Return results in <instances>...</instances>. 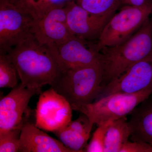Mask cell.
Here are the masks:
<instances>
[{"instance_id": "6da1fadb", "label": "cell", "mask_w": 152, "mask_h": 152, "mask_svg": "<svg viewBox=\"0 0 152 152\" xmlns=\"http://www.w3.org/2000/svg\"><path fill=\"white\" fill-rule=\"evenodd\" d=\"M15 66L21 83L31 88L53 84L62 73L48 46L31 37L8 53Z\"/></svg>"}, {"instance_id": "7a4b0ae2", "label": "cell", "mask_w": 152, "mask_h": 152, "mask_svg": "<svg viewBox=\"0 0 152 152\" xmlns=\"http://www.w3.org/2000/svg\"><path fill=\"white\" fill-rule=\"evenodd\" d=\"M101 51L104 71L102 85L104 83L103 87L136 63L152 56V17L124 42Z\"/></svg>"}, {"instance_id": "3957f363", "label": "cell", "mask_w": 152, "mask_h": 152, "mask_svg": "<svg viewBox=\"0 0 152 152\" xmlns=\"http://www.w3.org/2000/svg\"><path fill=\"white\" fill-rule=\"evenodd\" d=\"M102 61L63 72L51 87L62 95L71 106L92 103L102 90Z\"/></svg>"}, {"instance_id": "277c9868", "label": "cell", "mask_w": 152, "mask_h": 152, "mask_svg": "<svg viewBox=\"0 0 152 152\" xmlns=\"http://www.w3.org/2000/svg\"><path fill=\"white\" fill-rule=\"evenodd\" d=\"M152 94V86L133 94H115L98 99L94 102L72 106L73 110L88 118L92 125L98 126L118 119L132 113Z\"/></svg>"}, {"instance_id": "5b68a950", "label": "cell", "mask_w": 152, "mask_h": 152, "mask_svg": "<svg viewBox=\"0 0 152 152\" xmlns=\"http://www.w3.org/2000/svg\"><path fill=\"white\" fill-rule=\"evenodd\" d=\"M152 13V2L142 5H126L113 15L103 28L96 43L100 52L122 43L140 28Z\"/></svg>"}, {"instance_id": "8992f818", "label": "cell", "mask_w": 152, "mask_h": 152, "mask_svg": "<svg viewBox=\"0 0 152 152\" xmlns=\"http://www.w3.org/2000/svg\"><path fill=\"white\" fill-rule=\"evenodd\" d=\"M34 19L7 0H0V55L34 36Z\"/></svg>"}, {"instance_id": "52a82bcc", "label": "cell", "mask_w": 152, "mask_h": 152, "mask_svg": "<svg viewBox=\"0 0 152 152\" xmlns=\"http://www.w3.org/2000/svg\"><path fill=\"white\" fill-rule=\"evenodd\" d=\"M72 110L65 98L51 87L39 97L35 124L41 129L53 132L70 122Z\"/></svg>"}, {"instance_id": "ba28073f", "label": "cell", "mask_w": 152, "mask_h": 152, "mask_svg": "<svg viewBox=\"0 0 152 152\" xmlns=\"http://www.w3.org/2000/svg\"><path fill=\"white\" fill-rule=\"evenodd\" d=\"M47 45L62 72L102 61V55L98 50L96 44L75 36L58 45L53 44Z\"/></svg>"}, {"instance_id": "9c48e42d", "label": "cell", "mask_w": 152, "mask_h": 152, "mask_svg": "<svg viewBox=\"0 0 152 152\" xmlns=\"http://www.w3.org/2000/svg\"><path fill=\"white\" fill-rule=\"evenodd\" d=\"M152 86V56L136 63L102 88L97 98L115 94H133Z\"/></svg>"}, {"instance_id": "30bf717a", "label": "cell", "mask_w": 152, "mask_h": 152, "mask_svg": "<svg viewBox=\"0 0 152 152\" xmlns=\"http://www.w3.org/2000/svg\"><path fill=\"white\" fill-rule=\"evenodd\" d=\"M41 88H31L19 84L0 100V133L23 124L31 98Z\"/></svg>"}, {"instance_id": "8fae6325", "label": "cell", "mask_w": 152, "mask_h": 152, "mask_svg": "<svg viewBox=\"0 0 152 152\" xmlns=\"http://www.w3.org/2000/svg\"><path fill=\"white\" fill-rule=\"evenodd\" d=\"M64 7L52 9L34 18V35L39 42L58 45L75 36L68 27Z\"/></svg>"}, {"instance_id": "7c38bea8", "label": "cell", "mask_w": 152, "mask_h": 152, "mask_svg": "<svg viewBox=\"0 0 152 152\" xmlns=\"http://www.w3.org/2000/svg\"><path fill=\"white\" fill-rule=\"evenodd\" d=\"M64 7L68 26L74 36L90 41L98 39L108 20L90 13L75 0L68 2Z\"/></svg>"}, {"instance_id": "4fadbf2b", "label": "cell", "mask_w": 152, "mask_h": 152, "mask_svg": "<svg viewBox=\"0 0 152 152\" xmlns=\"http://www.w3.org/2000/svg\"><path fill=\"white\" fill-rule=\"evenodd\" d=\"M41 130L26 120L21 132L19 152H72L59 140Z\"/></svg>"}, {"instance_id": "5bb4252c", "label": "cell", "mask_w": 152, "mask_h": 152, "mask_svg": "<svg viewBox=\"0 0 152 152\" xmlns=\"http://www.w3.org/2000/svg\"><path fill=\"white\" fill-rule=\"evenodd\" d=\"M82 114L77 119L53 132L59 140L72 152H84L93 127L88 118Z\"/></svg>"}, {"instance_id": "9a60e30c", "label": "cell", "mask_w": 152, "mask_h": 152, "mask_svg": "<svg viewBox=\"0 0 152 152\" xmlns=\"http://www.w3.org/2000/svg\"><path fill=\"white\" fill-rule=\"evenodd\" d=\"M131 114L129 123L132 140L145 142L152 145V94Z\"/></svg>"}, {"instance_id": "2e32d148", "label": "cell", "mask_w": 152, "mask_h": 152, "mask_svg": "<svg viewBox=\"0 0 152 152\" xmlns=\"http://www.w3.org/2000/svg\"><path fill=\"white\" fill-rule=\"evenodd\" d=\"M131 134L126 117L112 122L106 133L104 152H120L123 145L129 141Z\"/></svg>"}, {"instance_id": "e0dca14e", "label": "cell", "mask_w": 152, "mask_h": 152, "mask_svg": "<svg viewBox=\"0 0 152 152\" xmlns=\"http://www.w3.org/2000/svg\"><path fill=\"white\" fill-rule=\"evenodd\" d=\"M76 2L92 15L109 20L118 9L120 0H75Z\"/></svg>"}, {"instance_id": "ac0fdd59", "label": "cell", "mask_w": 152, "mask_h": 152, "mask_svg": "<svg viewBox=\"0 0 152 152\" xmlns=\"http://www.w3.org/2000/svg\"><path fill=\"white\" fill-rule=\"evenodd\" d=\"M72 1L73 0H21L15 5L35 18L52 9L64 7Z\"/></svg>"}, {"instance_id": "d6986e66", "label": "cell", "mask_w": 152, "mask_h": 152, "mask_svg": "<svg viewBox=\"0 0 152 152\" xmlns=\"http://www.w3.org/2000/svg\"><path fill=\"white\" fill-rule=\"evenodd\" d=\"M19 79L16 68L7 54L0 55V88H14L19 85Z\"/></svg>"}, {"instance_id": "ffe728a7", "label": "cell", "mask_w": 152, "mask_h": 152, "mask_svg": "<svg viewBox=\"0 0 152 152\" xmlns=\"http://www.w3.org/2000/svg\"><path fill=\"white\" fill-rule=\"evenodd\" d=\"M23 124L0 133V152H19L20 137Z\"/></svg>"}, {"instance_id": "44dd1931", "label": "cell", "mask_w": 152, "mask_h": 152, "mask_svg": "<svg viewBox=\"0 0 152 152\" xmlns=\"http://www.w3.org/2000/svg\"><path fill=\"white\" fill-rule=\"evenodd\" d=\"M111 121L98 126L95 131L89 143L87 145L84 152H104V141L106 133L112 123Z\"/></svg>"}, {"instance_id": "7402d4cb", "label": "cell", "mask_w": 152, "mask_h": 152, "mask_svg": "<svg viewBox=\"0 0 152 152\" xmlns=\"http://www.w3.org/2000/svg\"><path fill=\"white\" fill-rule=\"evenodd\" d=\"M120 152H152V145L145 142L129 140L123 145Z\"/></svg>"}, {"instance_id": "603a6c76", "label": "cell", "mask_w": 152, "mask_h": 152, "mask_svg": "<svg viewBox=\"0 0 152 152\" xmlns=\"http://www.w3.org/2000/svg\"><path fill=\"white\" fill-rule=\"evenodd\" d=\"M121 3L126 5L140 6L147 2V0H120Z\"/></svg>"}, {"instance_id": "cb8c5ba5", "label": "cell", "mask_w": 152, "mask_h": 152, "mask_svg": "<svg viewBox=\"0 0 152 152\" xmlns=\"http://www.w3.org/2000/svg\"><path fill=\"white\" fill-rule=\"evenodd\" d=\"M10 3L12 4H16L17 3H18L21 0H7Z\"/></svg>"}]
</instances>
